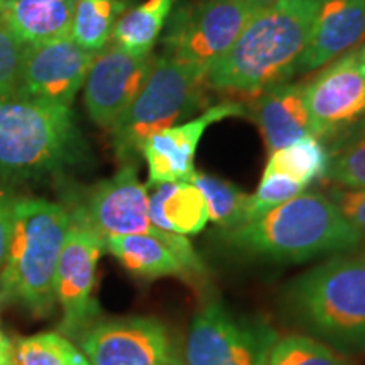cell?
I'll return each mask as SVG.
<instances>
[{"label":"cell","mask_w":365,"mask_h":365,"mask_svg":"<svg viewBox=\"0 0 365 365\" xmlns=\"http://www.w3.org/2000/svg\"><path fill=\"white\" fill-rule=\"evenodd\" d=\"M175 4L176 0H145L130 11H125L113 27L110 43L132 54L153 53Z\"/></svg>","instance_id":"cell-21"},{"label":"cell","mask_w":365,"mask_h":365,"mask_svg":"<svg viewBox=\"0 0 365 365\" xmlns=\"http://www.w3.org/2000/svg\"><path fill=\"white\" fill-rule=\"evenodd\" d=\"M220 240L247 257L286 264L352 252L362 245L325 191L314 190L303 191L257 220L220 230Z\"/></svg>","instance_id":"cell-3"},{"label":"cell","mask_w":365,"mask_h":365,"mask_svg":"<svg viewBox=\"0 0 365 365\" xmlns=\"http://www.w3.org/2000/svg\"><path fill=\"white\" fill-rule=\"evenodd\" d=\"M257 12L247 0H196L173 9L163 38L168 56L208 73Z\"/></svg>","instance_id":"cell-7"},{"label":"cell","mask_w":365,"mask_h":365,"mask_svg":"<svg viewBox=\"0 0 365 365\" xmlns=\"http://www.w3.org/2000/svg\"><path fill=\"white\" fill-rule=\"evenodd\" d=\"M70 227L71 217L65 205L39 196L14 198L0 307L19 304L38 318L53 313L54 281Z\"/></svg>","instance_id":"cell-4"},{"label":"cell","mask_w":365,"mask_h":365,"mask_svg":"<svg viewBox=\"0 0 365 365\" xmlns=\"http://www.w3.org/2000/svg\"><path fill=\"white\" fill-rule=\"evenodd\" d=\"M78 346L59 331H44L16 341V365H65Z\"/></svg>","instance_id":"cell-27"},{"label":"cell","mask_w":365,"mask_h":365,"mask_svg":"<svg viewBox=\"0 0 365 365\" xmlns=\"http://www.w3.org/2000/svg\"><path fill=\"white\" fill-rule=\"evenodd\" d=\"M327 180L344 188L365 190V117L327 140Z\"/></svg>","instance_id":"cell-23"},{"label":"cell","mask_w":365,"mask_h":365,"mask_svg":"<svg viewBox=\"0 0 365 365\" xmlns=\"http://www.w3.org/2000/svg\"><path fill=\"white\" fill-rule=\"evenodd\" d=\"M149 191L137 176L134 163H125L115 175L97 182L68 208L71 222L108 237L158 234L149 220Z\"/></svg>","instance_id":"cell-9"},{"label":"cell","mask_w":365,"mask_h":365,"mask_svg":"<svg viewBox=\"0 0 365 365\" xmlns=\"http://www.w3.org/2000/svg\"><path fill=\"white\" fill-rule=\"evenodd\" d=\"M247 2L252 4L257 11H261V9L272 6V4H276V2H281V0H247Z\"/></svg>","instance_id":"cell-34"},{"label":"cell","mask_w":365,"mask_h":365,"mask_svg":"<svg viewBox=\"0 0 365 365\" xmlns=\"http://www.w3.org/2000/svg\"><path fill=\"white\" fill-rule=\"evenodd\" d=\"M364 39L365 0H325L294 66V78L322 70Z\"/></svg>","instance_id":"cell-17"},{"label":"cell","mask_w":365,"mask_h":365,"mask_svg":"<svg viewBox=\"0 0 365 365\" xmlns=\"http://www.w3.org/2000/svg\"><path fill=\"white\" fill-rule=\"evenodd\" d=\"M103 252L105 244L98 235L71 222L54 281V299L61 309L59 333L66 339L75 340L100 318L95 286Z\"/></svg>","instance_id":"cell-12"},{"label":"cell","mask_w":365,"mask_h":365,"mask_svg":"<svg viewBox=\"0 0 365 365\" xmlns=\"http://www.w3.org/2000/svg\"><path fill=\"white\" fill-rule=\"evenodd\" d=\"M244 113V103L228 98L205 108L200 115L190 120L150 135L140 149V156L148 164V185L193 180L196 173V150L205 132L217 122L225 120L228 117H240Z\"/></svg>","instance_id":"cell-16"},{"label":"cell","mask_w":365,"mask_h":365,"mask_svg":"<svg viewBox=\"0 0 365 365\" xmlns=\"http://www.w3.org/2000/svg\"><path fill=\"white\" fill-rule=\"evenodd\" d=\"M78 150L70 107L17 93L0 97V178L31 180L59 171Z\"/></svg>","instance_id":"cell-5"},{"label":"cell","mask_w":365,"mask_h":365,"mask_svg":"<svg viewBox=\"0 0 365 365\" xmlns=\"http://www.w3.org/2000/svg\"><path fill=\"white\" fill-rule=\"evenodd\" d=\"M202 191L208 205L210 222L220 227V230L240 227L245 218V205L249 195L230 181L222 180L207 173H195L193 180Z\"/></svg>","instance_id":"cell-25"},{"label":"cell","mask_w":365,"mask_h":365,"mask_svg":"<svg viewBox=\"0 0 365 365\" xmlns=\"http://www.w3.org/2000/svg\"><path fill=\"white\" fill-rule=\"evenodd\" d=\"M154 54H132L108 43L100 49L85 80L83 102L88 117L102 129H110L134 102L150 68Z\"/></svg>","instance_id":"cell-14"},{"label":"cell","mask_w":365,"mask_h":365,"mask_svg":"<svg viewBox=\"0 0 365 365\" xmlns=\"http://www.w3.org/2000/svg\"><path fill=\"white\" fill-rule=\"evenodd\" d=\"M282 312L303 335L365 354V250L331 255L286 282Z\"/></svg>","instance_id":"cell-2"},{"label":"cell","mask_w":365,"mask_h":365,"mask_svg":"<svg viewBox=\"0 0 365 365\" xmlns=\"http://www.w3.org/2000/svg\"><path fill=\"white\" fill-rule=\"evenodd\" d=\"M12 208H14V196L0 190V279H2L4 267L7 261L9 239H11V227H12Z\"/></svg>","instance_id":"cell-31"},{"label":"cell","mask_w":365,"mask_h":365,"mask_svg":"<svg viewBox=\"0 0 365 365\" xmlns=\"http://www.w3.org/2000/svg\"><path fill=\"white\" fill-rule=\"evenodd\" d=\"M103 244L105 250L137 279L178 277L198 282L207 276V267L188 237L161 230L158 234L108 237Z\"/></svg>","instance_id":"cell-15"},{"label":"cell","mask_w":365,"mask_h":365,"mask_svg":"<svg viewBox=\"0 0 365 365\" xmlns=\"http://www.w3.org/2000/svg\"><path fill=\"white\" fill-rule=\"evenodd\" d=\"M328 166L330 156L327 144L318 137L307 135L286 148L269 153L264 171L284 175L307 188H312L314 181L327 180Z\"/></svg>","instance_id":"cell-22"},{"label":"cell","mask_w":365,"mask_h":365,"mask_svg":"<svg viewBox=\"0 0 365 365\" xmlns=\"http://www.w3.org/2000/svg\"><path fill=\"white\" fill-rule=\"evenodd\" d=\"M76 0H9L0 21L24 46L51 43L71 36Z\"/></svg>","instance_id":"cell-19"},{"label":"cell","mask_w":365,"mask_h":365,"mask_svg":"<svg viewBox=\"0 0 365 365\" xmlns=\"http://www.w3.org/2000/svg\"><path fill=\"white\" fill-rule=\"evenodd\" d=\"M309 188L303 186L301 182L291 180L284 175L277 173H262L261 181H259L257 190L249 195L247 205H245V218L244 223L257 220L266 215L279 205L289 202L294 196H298ZM242 223V225H244Z\"/></svg>","instance_id":"cell-28"},{"label":"cell","mask_w":365,"mask_h":365,"mask_svg":"<svg viewBox=\"0 0 365 365\" xmlns=\"http://www.w3.org/2000/svg\"><path fill=\"white\" fill-rule=\"evenodd\" d=\"M266 365H352L349 355L336 352L323 341L303 333L277 336Z\"/></svg>","instance_id":"cell-26"},{"label":"cell","mask_w":365,"mask_h":365,"mask_svg":"<svg viewBox=\"0 0 365 365\" xmlns=\"http://www.w3.org/2000/svg\"><path fill=\"white\" fill-rule=\"evenodd\" d=\"M7 2H9V0H0V12L4 11V7H6Z\"/></svg>","instance_id":"cell-36"},{"label":"cell","mask_w":365,"mask_h":365,"mask_svg":"<svg viewBox=\"0 0 365 365\" xmlns=\"http://www.w3.org/2000/svg\"><path fill=\"white\" fill-rule=\"evenodd\" d=\"M257 124L269 153L286 148L301 137L313 135L307 105V81H282L255 95L245 105Z\"/></svg>","instance_id":"cell-18"},{"label":"cell","mask_w":365,"mask_h":365,"mask_svg":"<svg viewBox=\"0 0 365 365\" xmlns=\"http://www.w3.org/2000/svg\"><path fill=\"white\" fill-rule=\"evenodd\" d=\"M307 105L313 135L323 143L365 117V43L307 81Z\"/></svg>","instance_id":"cell-10"},{"label":"cell","mask_w":365,"mask_h":365,"mask_svg":"<svg viewBox=\"0 0 365 365\" xmlns=\"http://www.w3.org/2000/svg\"><path fill=\"white\" fill-rule=\"evenodd\" d=\"M125 11L124 0H76L71 38L88 51H100L112 41L113 27Z\"/></svg>","instance_id":"cell-24"},{"label":"cell","mask_w":365,"mask_h":365,"mask_svg":"<svg viewBox=\"0 0 365 365\" xmlns=\"http://www.w3.org/2000/svg\"><path fill=\"white\" fill-rule=\"evenodd\" d=\"M98 51L81 48L71 36L22 49L16 93L70 107L85 85Z\"/></svg>","instance_id":"cell-13"},{"label":"cell","mask_w":365,"mask_h":365,"mask_svg":"<svg viewBox=\"0 0 365 365\" xmlns=\"http://www.w3.org/2000/svg\"><path fill=\"white\" fill-rule=\"evenodd\" d=\"M207 71L161 54L134 102L118 117L110 132L117 158L132 163L150 135L193 118L207 102Z\"/></svg>","instance_id":"cell-6"},{"label":"cell","mask_w":365,"mask_h":365,"mask_svg":"<svg viewBox=\"0 0 365 365\" xmlns=\"http://www.w3.org/2000/svg\"><path fill=\"white\" fill-rule=\"evenodd\" d=\"M325 193L336 205L345 220L357 232L360 240L365 242V190L331 185L328 186Z\"/></svg>","instance_id":"cell-30"},{"label":"cell","mask_w":365,"mask_h":365,"mask_svg":"<svg viewBox=\"0 0 365 365\" xmlns=\"http://www.w3.org/2000/svg\"><path fill=\"white\" fill-rule=\"evenodd\" d=\"M277 331L262 318L240 317L220 301H207L186 333L182 365H266Z\"/></svg>","instance_id":"cell-8"},{"label":"cell","mask_w":365,"mask_h":365,"mask_svg":"<svg viewBox=\"0 0 365 365\" xmlns=\"http://www.w3.org/2000/svg\"><path fill=\"white\" fill-rule=\"evenodd\" d=\"M22 46L0 21V97L16 93L19 80Z\"/></svg>","instance_id":"cell-29"},{"label":"cell","mask_w":365,"mask_h":365,"mask_svg":"<svg viewBox=\"0 0 365 365\" xmlns=\"http://www.w3.org/2000/svg\"><path fill=\"white\" fill-rule=\"evenodd\" d=\"M171 365H182V362H181V357H180V354L176 352V355H175V359H173V364Z\"/></svg>","instance_id":"cell-35"},{"label":"cell","mask_w":365,"mask_h":365,"mask_svg":"<svg viewBox=\"0 0 365 365\" xmlns=\"http://www.w3.org/2000/svg\"><path fill=\"white\" fill-rule=\"evenodd\" d=\"M90 365H171L176 350L153 317L98 318L75 339Z\"/></svg>","instance_id":"cell-11"},{"label":"cell","mask_w":365,"mask_h":365,"mask_svg":"<svg viewBox=\"0 0 365 365\" xmlns=\"http://www.w3.org/2000/svg\"><path fill=\"white\" fill-rule=\"evenodd\" d=\"M325 0H281L255 12L235 44L207 73L208 88L254 98L294 80V66Z\"/></svg>","instance_id":"cell-1"},{"label":"cell","mask_w":365,"mask_h":365,"mask_svg":"<svg viewBox=\"0 0 365 365\" xmlns=\"http://www.w3.org/2000/svg\"><path fill=\"white\" fill-rule=\"evenodd\" d=\"M148 210L158 230L182 237L200 234L210 222L207 200L193 181L153 185Z\"/></svg>","instance_id":"cell-20"},{"label":"cell","mask_w":365,"mask_h":365,"mask_svg":"<svg viewBox=\"0 0 365 365\" xmlns=\"http://www.w3.org/2000/svg\"><path fill=\"white\" fill-rule=\"evenodd\" d=\"M0 365H16V344L0 325Z\"/></svg>","instance_id":"cell-32"},{"label":"cell","mask_w":365,"mask_h":365,"mask_svg":"<svg viewBox=\"0 0 365 365\" xmlns=\"http://www.w3.org/2000/svg\"><path fill=\"white\" fill-rule=\"evenodd\" d=\"M65 365H90V364H88V360H86V357L83 355V352H81V350L78 349L75 352V355H73V357L68 360Z\"/></svg>","instance_id":"cell-33"}]
</instances>
